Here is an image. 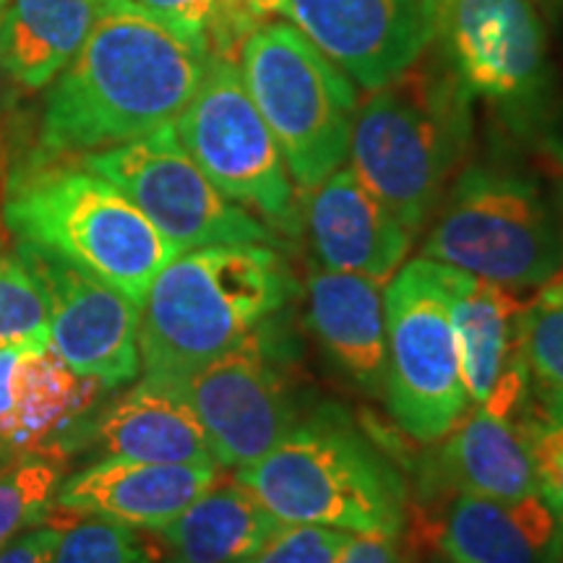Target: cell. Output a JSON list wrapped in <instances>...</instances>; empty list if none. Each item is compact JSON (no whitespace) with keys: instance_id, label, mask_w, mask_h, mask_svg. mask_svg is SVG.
Segmentation results:
<instances>
[{"instance_id":"1","label":"cell","mask_w":563,"mask_h":563,"mask_svg":"<svg viewBox=\"0 0 563 563\" xmlns=\"http://www.w3.org/2000/svg\"><path fill=\"white\" fill-rule=\"evenodd\" d=\"M211 53L136 0H100L42 112V154L100 152L173 125Z\"/></svg>"},{"instance_id":"2","label":"cell","mask_w":563,"mask_h":563,"mask_svg":"<svg viewBox=\"0 0 563 563\" xmlns=\"http://www.w3.org/2000/svg\"><path fill=\"white\" fill-rule=\"evenodd\" d=\"M295 295L285 258L264 243L183 251L141 306L144 376H183L238 347Z\"/></svg>"},{"instance_id":"3","label":"cell","mask_w":563,"mask_h":563,"mask_svg":"<svg viewBox=\"0 0 563 563\" xmlns=\"http://www.w3.org/2000/svg\"><path fill=\"white\" fill-rule=\"evenodd\" d=\"M0 211L16 243L66 258L139 308L157 274L183 253L121 188L55 154L9 175Z\"/></svg>"},{"instance_id":"4","label":"cell","mask_w":563,"mask_h":563,"mask_svg":"<svg viewBox=\"0 0 563 563\" xmlns=\"http://www.w3.org/2000/svg\"><path fill=\"white\" fill-rule=\"evenodd\" d=\"M470 102L441 53L415 60L397 79L373 89L355 112L352 173L405 224L420 230L439 209L467 150Z\"/></svg>"},{"instance_id":"5","label":"cell","mask_w":563,"mask_h":563,"mask_svg":"<svg viewBox=\"0 0 563 563\" xmlns=\"http://www.w3.org/2000/svg\"><path fill=\"white\" fill-rule=\"evenodd\" d=\"M285 525H319L352 534H399L407 483L389 456L342 407H319L269 454L238 473Z\"/></svg>"},{"instance_id":"6","label":"cell","mask_w":563,"mask_h":563,"mask_svg":"<svg viewBox=\"0 0 563 563\" xmlns=\"http://www.w3.org/2000/svg\"><path fill=\"white\" fill-rule=\"evenodd\" d=\"M439 207L426 258L511 290L545 287L561 277V220L525 175L473 165L456 175Z\"/></svg>"},{"instance_id":"7","label":"cell","mask_w":563,"mask_h":563,"mask_svg":"<svg viewBox=\"0 0 563 563\" xmlns=\"http://www.w3.org/2000/svg\"><path fill=\"white\" fill-rule=\"evenodd\" d=\"M256 102L300 191H313L350 157L355 87L295 24L269 21L238 53Z\"/></svg>"},{"instance_id":"8","label":"cell","mask_w":563,"mask_h":563,"mask_svg":"<svg viewBox=\"0 0 563 563\" xmlns=\"http://www.w3.org/2000/svg\"><path fill=\"white\" fill-rule=\"evenodd\" d=\"M386 378L394 422L420 443L441 441L467 412L452 321V266L415 258L384 292Z\"/></svg>"},{"instance_id":"9","label":"cell","mask_w":563,"mask_h":563,"mask_svg":"<svg viewBox=\"0 0 563 563\" xmlns=\"http://www.w3.org/2000/svg\"><path fill=\"white\" fill-rule=\"evenodd\" d=\"M180 144L230 201L256 209L282 235H298L302 214L277 139L245 89L238 60L211 55L203 79L175 121Z\"/></svg>"},{"instance_id":"10","label":"cell","mask_w":563,"mask_h":563,"mask_svg":"<svg viewBox=\"0 0 563 563\" xmlns=\"http://www.w3.org/2000/svg\"><path fill=\"white\" fill-rule=\"evenodd\" d=\"M91 173L118 186L183 251L222 243L277 245L279 235L211 183L173 125L89 152Z\"/></svg>"},{"instance_id":"11","label":"cell","mask_w":563,"mask_h":563,"mask_svg":"<svg viewBox=\"0 0 563 563\" xmlns=\"http://www.w3.org/2000/svg\"><path fill=\"white\" fill-rule=\"evenodd\" d=\"M266 323L199 368L170 378L154 376L173 384L191 405L211 456L222 467H249L298 426V402Z\"/></svg>"},{"instance_id":"12","label":"cell","mask_w":563,"mask_h":563,"mask_svg":"<svg viewBox=\"0 0 563 563\" xmlns=\"http://www.w3.org/2000/svg\"><path fill=\"white\" fill-rule=\"evenodd\" d=\"M433 45L470 97L530 118L548 91L545 26L530 0H443Z\"/></svg>"},{"instance_id":"13","label":"cell","mask_w":563,"mask_h":563,"mask_svg":"<svg viewBox=\"0 0 563 563\" xmlns=\"http://www.w3.org/2000/svg\"><path fill=\"white\" fill-rule=\"evenodd\" d=\"M37 274L51 313V347L79 376L115 389L141 368L136 302L55 253L16 243Z\"/></svg>"},{"instance_id":"14","label":"cell","mask_w":563,"mask_h":563,"mask_svg":"<svg viewBox=\"0 0 563 563\" xmlns=\"http://www.w3.org/2000/svg\"><path fill=\"white\" fill-rule=\"evenodd\" d=\"M443 0H290V21L363 89H378L422 58Z\"/></svg>"},{"instance_id":"15","label":"cell","mask_w":563,"mask_h":563,"mask_svg":"<svg viewBox=\"0 0 563 563\" xmlns=\"http://www.w3.org/2000/svg\"><path fill=\"white\" fill-rule=\"evenodd\" d=\"M217 483V464L102 460L63 481L55 506L79 517L159 532Z\"/></svg>"},{"instance_id":"16","label":"cell","mask_w":563,"mask_h":563,"mask_svg":"<svg viewBox=\"0 0 563 563\" xmlns=\"http://www.w3.org/2000/svg\"><path fill=\"white\" fill-rule=\"evenodd\" d=\"M308 194L302 217L323 269L361 274L378 285L399 272L415 232L363 186L352 167H340Z\"/></svg>"},{"instance_id":"17","label":"cell","mask_w":563,"mask_h":563,"mask_svg":"<svg viewBox=\"0 0 563 563\" xmlns=\"http://www.w3.org/2000/svg\"><path fill=\"white\" fill-rule=\"evenodd\" d=\"M441 548L454 563H563V517L540 493H462L443 514Z\"/></svg>"},{"instance_id":"18","label":"cell","mask_w":563,"mask_h":563,"mask_svg":"<svg viewBox=\"0 0 563 563\" xmlns=\"http://www.w3.org/2000/svg\"><path fill=\"white\" fill-rule=\"evenodd\" d=\"M441 441L443 446L422 467L420 488L428 496L522 498L538 493L530 449L514 420L477 405Z\"/></svg>"},{"instance_id":"19","label":"cell","mask_w":563,"mask_h":563,"mask_svg":"<svg viewBox=\"0 0 563 563\" xmlns=\"http://www.w3.org/2000/svg\"><path fill=\"white\" fill-rule=\"evenodd\" d=\"M308 321L327 355L357 389L384 391L386 311L378 282L361 274L319 269L308 277Z\"/></svg>"},{"instance_id":"20","label":"cell","mask_w":563,"mask_h":563,"mask_svg":"<svg viewBox=\"0 0 563 563\" xmlns=\"http://www.w3.org/2000/svg\"><path fill=\"white\" fill-rule=\"evenodd\" d=\"M97 439L108 460L217 464L191 405L173 384L154 376H144L100 415Z\"/></svg>"},{"instance_id":"21","label":"cell","mask_w":563,"mask_h":563,"mask_svg":"<svg viewBox=\"0 0 563 563\" xmlns=\"http://www.w3.org/2000/svg\"><path fill=\"white\" fill-rule=\"evenodd\" d=\"M525 308L511 287L452 266V321L470 402L483 405L506 373L525 363L519 344Z\"/></svg>"},{"instance_id":"22","label":"cell","mask_w":563,"mask_h":563,"mask_svg":"<svg viewBox=\"0 0 563 563\" xmlns=\"http://www.w3.org/2000/svg\"><path fill=\"white\" fill-rule=\"evenodd\" d=\"M102 389L95 378L79 376L51 344L24 347L13 378V456H60L53 441L95 405Z\"/></svg>"},{"instance_id":"23","label":"cell","mask_w":563,"mask_h":563,"mask_svg":"<svg viewBox=\"0 0 563 563\" xmlns=\"http://www.w3.org/2000/svg\"><path fill=\"white\" fill-rule=\"evenodd\" d=\"M282 527L241 481H232L209 488L157 534L170 553L167 563H238Z\"/></svg>"},{"instance_id":"24","label":"cell","mask_w":563,"mask_h":563,"mask_svg":"<svg viewBox=\"0 0 563 563\" xmlns=\"http://www.w3.org/2000/svg\"><path fill=\"white\" fill-rule=\"evenodd\" d=\"M100 0H9L0 13V63L11 81L42 89L81 51Z\"/></svg>"},{"instance_id":"25","label":"cell","mask_w":563,"mask_h":563,"mask_svg":"<svg viewBox=\"0 0 563 563\" xmlns=\"http://www.w3.org/2000/svg\"><path fill=\"white\" fill-rule=\"evenodd\" d=\"M51 344V313L37 274L0 232V347Z\"/></svg>"},{"instance_id":"26","label":"cell","mask_w":563,"mask_h":563,"mask_svg":"<svg viewBox=\"0 0 563 563\" xmlns=\"http://www.w3.org/2000/svg\"><path fill=\"white\" fill-rule=\"evenodd\" d=\"M63 456L32 454L0 470V548L51 517L63 483Z\"/></svg>"},{"instance_id":"27","label":"cell","mask_w":563,"mask_h":563,"mask_svg":"<svg viewBox=\"0 0 563 563\" xmlns=\"http://www.w3.org/2000/svg\"><path fill=\"white\" fill-rule=\"evenodd\" d=\"M514 422L530 449L538 493L563 517V397L534 386Z\"/></svg>"},{"instance_id":"28","label":"cell","mask_w":563,"mask_h":563,"mask_svg":"<svg viewBox=\"0 0 563 563\" xmlns=\"http://www.w3.org/2000/svg\"><path fill=\"white\" fill-rule=\"evenodd\" d=\"M519 344L534 386L563 397V285L551 282L519 321Z\"/></svg>"},{"instance_id":"29","label":"cell","mask_w":563,"mask_h":563,"mask_svg":"<svg viewBox=\"0 0 563 563\" xmlns=\"http://www.w3.org/2000/svg\"><path fill=\"white\" fill-rule=\"evenodd\" d=\"M53 563H154L133 527L87 517L60 534Z\"/></svg>"},{"instance_id":"30","label":"cell","mask_w":563,"mask_h":563,"mask_svg":"<svg viewBox=\"0 0 563 563\" xmlns=\"http://www.w3.org/2000/svg\"><path fill=\"white\" fill-rule=\"evenodd\" d=\"M355 534L319 525H285L238 563H340Z\"/></svg>"},{"instance_id":"31","label":"cell","mask_w":563,"mask_h":563,"mask_svg":"<svg viewBox=\"0 0 563 563\" xmlns=\"http://www.w3.org/2000/svg\"><path fill=\"white\" fill-rule=\"evenodd\" d=\"M279 16L290 21V0H217L207 37L209 53L238 60L245 37Z\"/></svg>"},{"instance_id":"32","label":"cell","mask_w":563,"mask_h":563,"mask_svg":"<svg viewBox=\"0 0 563 563\" xmlns=\"http://www.w3.org/2000/svg\"><path fill=\"white\" fill-rule=\"evenodd\" d=\"M139 5L157 13L162 21L209 51V26L214 19L217 0H136Z\"/></svg>"},{"instance_id":"33","label":"cell","mask_w":563,"mask_h":563,"mask_svg":"<svg viewBox=\"0 0 563 563\" xmlns=\"http://www.w3.org/2000/svg\"><path fill=\"white\" fill-rule=\"evenodd\" d=\"M63 530L58 525H34L0 548V563H53Z\"/></svg>"},{"instance_id":"34","label":"cell","mask_w":563,"mask_h":563,"mask_svg":"<svg viewBox=\"0 0 563 563\" xmlns=\"http://www.w3.org/2000/svg\"><path fill=\"white\" fill-rule=\"evenodd\" d=\"M340 563H410L399 534H355Z\"/></svg>"},{"instance_id":"35","label":"cell","mask_w":563,"mask_h":563,"mask_svg":"<svg viewBox=\"0 0 563 563\" xmlns=\"http://www.w3.org/2000/svg\"><path fill=\"white\" fill-rule=\"evenodd\" d=\"M3 154H0V207H3ZM0 232H5V224H3V211H0Z\"/></svg>"},{"instance_id":"36","label":"cell","mask_w":563,"mask_h":563,"mask_svg":"<svg viewBox=\"0 0 563 563\" xmlns=\"http://www.w3.org/2000/svg\"><path fill=\"white\" fill-rule=\"evenodd\" d=\"M5 79H11V76L5 74L3 63H0V104H3V95H5Z\"/></svg>"},{"instance_id":"37","label":"cell","mask_w":563,"mask_h":563,"mask_svg":"<svg viewBox=\"0 0 563 563\" xmlns=\"http://www.w3.org/2000/svg\"><path fill=\"white\" fill-rule=\"evenodd\" d=\"M5 3H9V0H0V13H3V9H5Z\"/></svg>"}]
</instances>
